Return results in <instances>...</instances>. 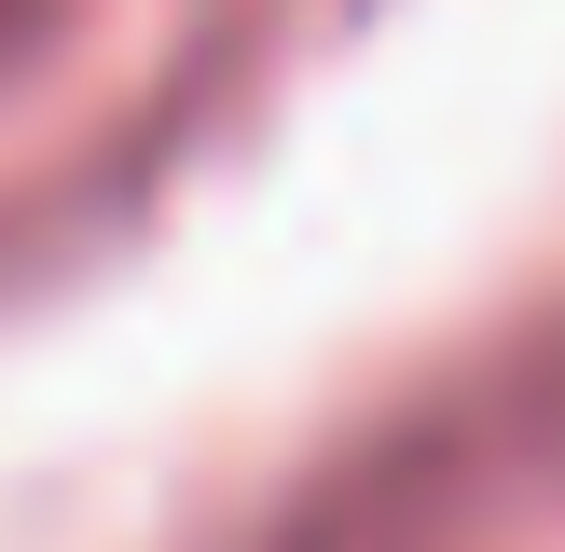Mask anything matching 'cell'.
Masks as SVG:
<instances>
[{
    "label": "cell",
    "mask_w": 565,
    "mask_h": 552,
    "mask_svg": "<svg viewBox=\"0 0 565 552\" xmlns=\"http://www.w3.org/2000/svg\"><path fill=\"white\" fill-rule=\"evenodd\" d=\"M70 28V0H0V83L14 70H42V42Z\"/></svg>",
    "instance_id": "cell-1"
}]
</instances>
